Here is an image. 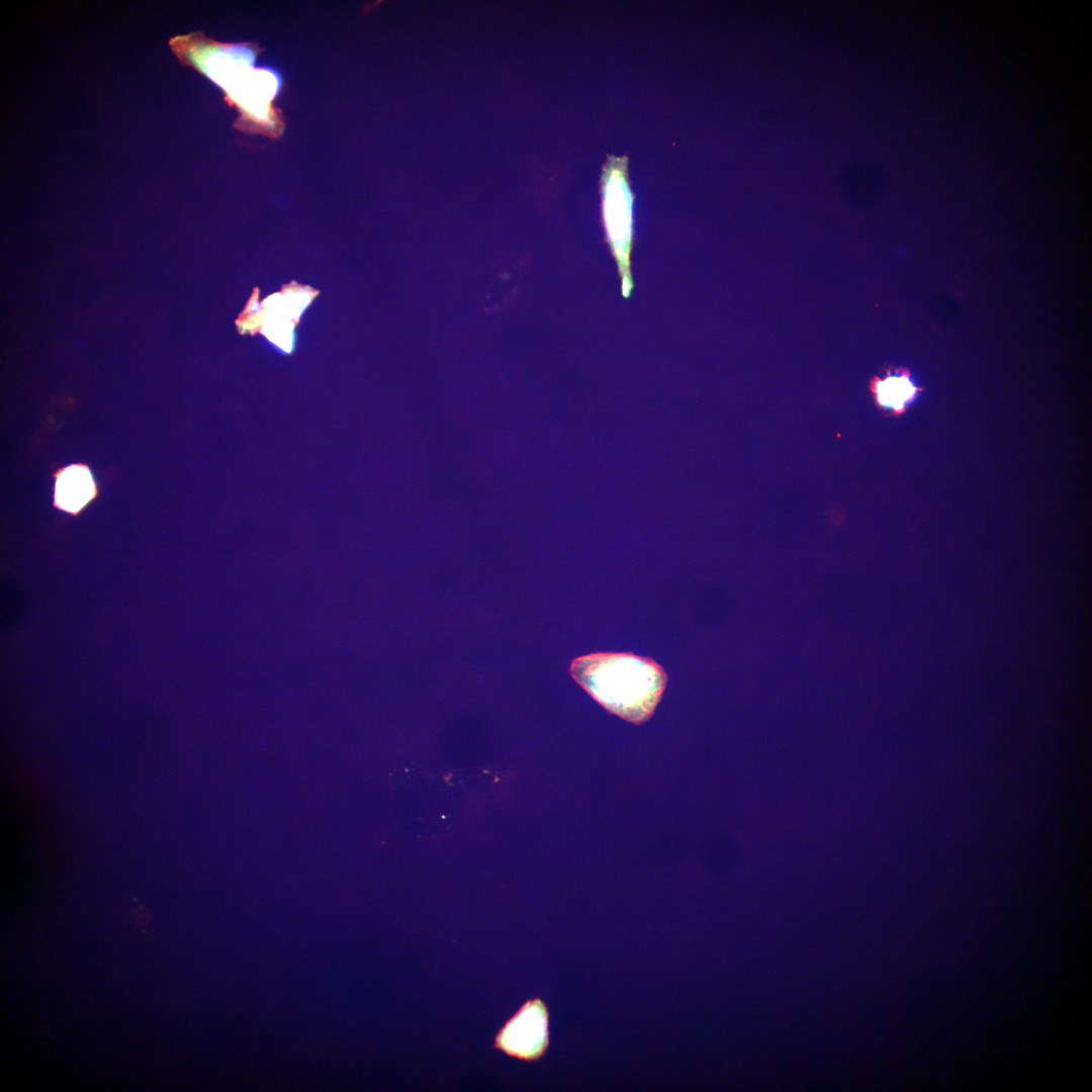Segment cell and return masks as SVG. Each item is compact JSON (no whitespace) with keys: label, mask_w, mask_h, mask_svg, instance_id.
Returning a JSON list of instances; mask_svg holds the SVG:
<instances>
[{"label":"cell","mask_w":1092,"mask_h":1092,"mask_svg":"<svg viewBox=\"0 0 1092 1092\" xmlns=\"http://www.w3.org/2000/svg\"><path fill=\"white\" fill-rule=\"evenodd\" d=\"M870 390L876 404L892 416L903 415L922 388L916 386L906 368L888 370L886 375L874 377Z\"/></svg>","instance_id":"obj_5"},{"label":"cell","mask_w":1092,"mask_h":1092,"mask_svg":"<svg viewBox=\"0 0 1092 1092\" xmlns=\"http://www.w3.org/2000/svg\"><path fill=\"white\" fill-rule=\"evenodd\" d=\"M550 1044V1016L540 997L526 1000L498 1028L492 1048L508 1057L532 1063L542 1059Z\"/></svg>","instance_id":"obj_4"},{"label":"cell","mask_w":1092,"mask_h":1092,"mask_svg":"<svg viewBox=\"0 0 1092 1092\" xmlns=\"http://www.w3.org/2000/svg\"><path fill=\"white\" fill-rule=\"evenodd\" d=\"M254 62L231 64L217 72L212 81L226 93V98L241 111L239 128L279 134L281 118L271 106L281 88L280 75L267 68L254 69Z\"/></svg>","instance_id":"obj_3"},{"label":"cell","mask_w":1092,"mask_h":1092,"mask_svg":"<svg viewBox=\"0 0 1092 1092\" xmlns=\"http://www.w3.org/2000/svg\"><path fill=\"white\" fill-rule=\"evenodd\" d=\"M575 681L610 713L640 724L648 720L666 686L663 668L629 652H598L575 658Z\"/></svg>","instance_id":"obj_1"},{"label":"cell","mask_w":1092,"mask_h":1092,"mask_svg":"<svg viewBox=\"0 0 1092 1092\" xmlns=\"http://www.w3.org/2000/svg\"><path fill=\"white\" fill-rule=\"evenodd\" d=\"M600 190L606 240L621 278L622 294L628 297L633 289L634 194L626 156H608L602 169Z\"/></svg>","instance_id":"obj_2"},{"label":"cell","mask_w":1092,"mask_h":1092,"mask_svg":"<svg viewBox=\"0 0 1092 1092\" xmlns=\"http://www.w3.org/2000/svg\"><path fill=\"white\" fill-rule=\"evenodd\" d=\"M94 483L87 468L71 466L65 469L56 483V502L69 512L79 511L93 496Z\"/></svg>","instance_id":"obj_6"}]
</instances>
